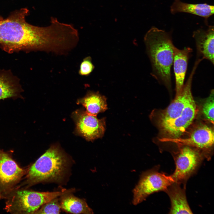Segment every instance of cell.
Listing matches in <instances>:
<instances>
[{"instance_id":"7a4b0ae2","label":"cell","mask_w":214,"mask_h":214,"mask_svg":"<svg viewBox=\"0 0 214 214\" xmlns=\"http://www.w3.org/2000/svg\"><path fill=\"white\" fill-rule=\"evenodd\" d=\"M152 67V75L169 90L171 89V68L175 47L171 34L152 27L144 38Z\"/></svg>"},{"instance_id":"2e32d148","label":"cell","mask_w":214,"mask_h":214,"mask_svg":"<svg viewBox=\"0 0 214 214\" xmlns=\"http://www.w3.org/2000/svg\"><path fill=\"white\" fill-rule=\"evenodd\" d=\"M170 11L173 14L180 12L190 13L207 20L213 14L214 6L206 3L192 4L174 0L170 7Z\"/></svg>"},{"instance_id":"5bb4252c","label":"cell","mask_w":214,"mask_h":214,"mask_svg":"<svg viewBox=\"0 0 214 214\" xmlns=\"http://www.w3.org/2000/svg\"><path fill=\"white\" fill-rule=\"evenodd\" d=\"M23 91L19 79L10 70L0 71V100L22 98Z\"/></svg>"},{"instance_id":"5b68a950","label":"cell","mask_w":214,"mask_h":214,"mask_svg":"<svg viewBox=\"0 0 214 214\" xmlns=\"http://www.w3.org/2000/svg\"><path fill=\"white\" fill-rule=\"evenodd\" d=\"M174 183L171 175L160 173L154 169L143 172L133 190V204L136 205L141 203L154 193L166 191Z\"/></svg>"},{"instance_id":"7402d4cb","label":"cell","mask_w":214,"mask_h":214,"mask_svg":"<svg viewBox=\"0 0 214 214\" xmlns=\"http://www.w3.org/2000/svg\"><path fill=\"white\" fill-rule=\"evenodd\" d=\"M2 197V195L1 194V190H0V199Z\"/></svg>"},{"instance_id":"44dd1931","label":"cell","mask_w":214,"mask_h":214,"mask_svg":"<svg viewBox=\"0 0 214 214\" xmlns=\"http://www.w3.org/2000/svg\"><path fill=\"white\" fill-rule=\"evenodd\" d=\"M94 68L91 57L87 56L84 58L80 64L78 74L81 76H88L93 71Z\"/></svg>"},{"instance_id":"277c9868","label":"cell","mask_w":214,"mask_h":214,"mask_svg":"<svg viewBox=\"0 0 214 214\" xmlns=\"http://www.w3.org/2000/svg\"><path fill=\"white\" fill-rule=\"evenodd\" d=\"M70 191V190L54 192L17 190L9 196L5 209L12 213L33 214L44 204Z\"/></svg>"},{"instance_id":"30bf717a","label":"cell","mask_w":214,"mask_h":214,"mask_svg":"<svg viewBox=\"0 0 214 214\" xmlns=\"http://www.w3.org/2000/svg\"><path fill=\"white\" fill-rule=\"evenodd\" d=\"M197 112V108L193 99L179 116L158 126L162 135L160 138L174 139L181 136L192 123Z\"/></svg>"},{"instance_id":"52a82bcc","label":"cell","mask_w":214,"mask_h":214,"mask_svg":"<svg viewBox=\"0 0 214 214\" xmlns=\"http://www.w3.org/2000/svg\"><path fill=\"white\" fill-rule=\"evenodd\" d=\"M158 140L162 142H171L194 147L205 155V153L211 150L213 146V129L205 123H198L187 132L185 137L174 139L160 138Z\"/></svg>"},{"instance_id":"3957f363","label":"cell","mask_w":214,"mask_h":214,"mask_svg":"<svg viewBox=\"0 0 214 214\" xmlns=\"http://www.w3.org/2000/svg\"><path fill=\"white\" fill-rule=\"evenodd\" d=\"M67 158L57 145L51 146L29 168L26 183L32 185L46 182H59L67 169Z\"/></svg>"},{"instance_id":"8992f818","label":"cell","mask_w":214,"mask_h":214,"mask_svg":"<svg viewBox=\"0 0 214 214\" xmlns=\"http://www.w3.org/2000/svg\"><path fill=\"white\" fill-rule=\"evenodd\" d=\"M199 64L196 61L188 79L184 85L180 93L175 96L174 100L165 109L152 112L150 118L158 126L179 116L185 108L193 99L191 85L193 75Z\"/></svg>"},{"instance_id":"9c48e42d","label":"cell","mask_w":214,"mask_h":214,"mask_svg":"<svg viewBox=\"0 0 214 214\" xmlns=\"http://www.w3.org/2000/svg\"><path fill=\"white\" fill-rule=\"evenodd\" d=\"M72 116L75 123V132L78 135L91 141L103 136L106 127L105 118L98 119L96 115L81 109L76 110Z\"/></svg>"},{"instance_id":"9a60e30c","label":"cell","mask_w":214,"mask_h":214,"mask_svg":"<svg viewBox=\"0 0 214 214\" xmlns=\"http://www.w3.org/2000/svg\"><path fill=\"white\" fill-rule=\"evenodd\" d=\"M179 184L174 183L166 190L171 201L170 213L192 214L186 199L185 190Z\"/></svg>"},{"instance_id":"d6986e66","label":"cell","mask_w":214,"mask_h":214,"mask_svg":"<svg viewBox=\"0 0 214 214\" xmlns=\"http://www.w3.org/2000/svg\"><path fill=\"white\" fill-rule=\"evenodd\" d=\"M203 103L202 112L204 118L213 125L214 123V91L211 90L209 96Z\"/></svg>"},{"instance_id":"e0dca14e","label":"cell","mask_w":214,"mask_h":214,"mask_svg":"<svg viewBox=\"0 0 214 214\" xmlns=\"http://www.w3.org/2000/svg\"><path fill=\"white\" fill-rule=\"evenodd\" d=\"M77 102L85 107L88 113L95 115L107 109L106 98L98 92L88 91L86 95Z\"/></svg>"},{"instance_id":"7c38bea8","label":"cell","mask_w":214,"mask_h":214,"mask_svg":"<svg viewBox=\"0 0 214 214\" xmlns=\"http://www.w3.org/2000/svg\"><path fill=\"white\" fill-rule=\"evenodd\" d=\"M214 26H210L206 30L202 29L193 32L197 55L214 64Z\"/></svg>"},{"instance_id":"8fae6325","label":"cell","mask_w":214,"mask_h":214,"mask_svg":"<svg viewBox=\"0 0 214 214\" xmlns=\"http://www.w3.org/2000/svg\"><path fill=\"white\" fill-rule=\"evenodd\" d=\"M10 154L0 149V187L9 189L20 180L26 172Z\"/></svg>"},{"instance_id":"6da1fadb","label":"cell","mask_w":214,"mask_h":214,"mask_svg":"<svg viewBox=\"0 0 214 214\" xmlns=\"http://www.w3.org/2000/svg\"><path fill=\"white\" fill-rule=\"evenodd\" d=\"M29 10L23 8L0 21V46L9 53L20 51H44L55 54L62 50L64 41L63 28L55 20L44 27L28 23Z\"/></svg>"},{"instance_id":"ba28073f","label":"cell","mask_w":214,"mask_h":214,"mask_svg":"<svg viewBox=\"0 0 214 214\" xmlns=\"http://www.w3.org/2000/svg\"><path fill=\"white\" fill-rule=\"evenodd\" d=\"M174 157L176 168L171 175L174 183L185 181L195 171L204 154L198 149L189 146L180 145Z\"/></svg>"},{"instance_id":"4fadbf2b","label":"cell","mask_w":214,"mask_h":214,"mask_svg":"<svg viewBox=\"0 0 214 214\" xmlns=\"http://www.w3.org/2000/svg\"><path fill=\"white\" fill-rule=\"evenodd\" d=\"M192 52V49L188 47L182 49L176 47L175 48L173 63L175 79V96L179 95L182 89L188 60Z\"/></svg>"},{"instance_id":"603a6c76","label":"cell","mask_w":214,"mask_h":214,"mask_svg":"<svg viewBox=\"0 0 214 214\" xmlns=\"http://www.w3.org/2000/svg\"><path fill=\"white\" fill-rule=\"evenodd\" d=\"M3 19V18L1 16H0V21L2 20Z\"/></svg>"},{"instance_id":"ac0fdd59","label":"cell","mask_w":214,"mask_h":214,"mask_svg":"<svg viewBox=\"0 0 214 214\" xmlns=\"http://www.w3.org/2000/svg\"><path fill=\"white\" fill-rule=\"evenodd\" d=\"M68 193L62 195L60 203L61 208L67 212L73 213H93L84 200Z\"/></svg>"},{"instance_id":"ffe728a7","label":"cell","mask_w":214,"mask_h":214,"mask_svg":"<svg viewBox=\"0 0 214 214\" xmlns=\"http://www.w3.org/2000/svg\"><path fill=\"white\" fill-rule=\"evenodd\" d=\"M34 214H59L61 208L58 200L56 197L44 204Z\"/></svg>"}]
</instances>
